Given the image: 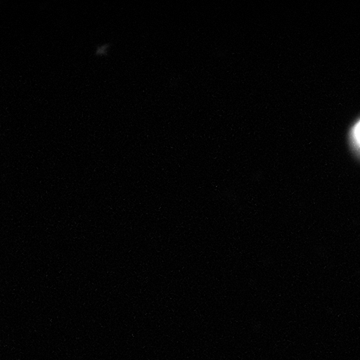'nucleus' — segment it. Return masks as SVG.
Segmentation results:
<instances>
[{
    "label": "nucleus",
    "instance_id": "1",
    "mask_svg": "<svg viewBox=\"0 0 360 360\" xmlns=\"http://www.w3.org/2000/svg\"><path fill=\"white\" fill-rule=\"evenodd\" d=\"M352 143H354L355 149L360 153V120L354 125L352 129Z\"/></svg>",
    "mask_w": 360,
    "mask_h": 360
}]
</instances>
